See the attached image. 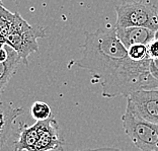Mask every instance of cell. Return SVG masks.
I'll return each instance as SVG.
<instances>
[{"label": "cell", "instance_id": "5b68a950", "mask_svg": "<svg viewBox=\"0 0 158 151\" xmlns=\"http://www.w3.org/2000/svg\"><path fill=\"white\" fill-rule=\"evenodd\" d=\"M127 107L142 120L158 124V88L132 93L127 98Z\"/></svg>", "mask_w": 158, "mask_h": 151}, {"label": "cell", "instance_id": "8992f818", "mask_svg": "<svg viewBox=\"0 0 158 151\" xmlns=\"http://www.w3.org/2000/svg\"><path fill=\"white\" fill-rule=\"evenodd\" d=\"M24 114L23 107H13L11 103H0V147L1 151H13L16 132L13 131L14 121Z\"/></svg>", "mask_w": 158, "mask_h": 151}, {"label": "cell", "instance_id": "ba28073f", "mask_svg": "<svg viewBox=\"0 0 158 151\" xmlns=\"http://www.w3.org/2000/svg\"><path fill=\"white\" fill-rule=\"evenodd\" d=\"M19 54L12 47L1 44L0 49V89L4 90L6 84L16 72V68L21 62Z\"/></svg>", "mask_w": 158, "mask_h": 151}, {"label": "cell", "instance_id": "277c9868", "mask_svg": "<svg viewBox=\"0 0 158 151\" xmlns=\"http://www.w3.org/2000/svg\"><path fill=\"white\" fill-rule=\"evenodd\" d=\"M125 133L139 150L158 151V124L142 120L129 109L122 116Z\"/></svg>", "mask_w": 158, "mask_h": 151}, {"label": "cell", "instance_id": "2e32d148", "mask_svg": "<svg viewBox=\"0 0 158 151\" xmlns=\"http://www.w3.org/2000/svg\"><path fill=\"white\" fill-rule=\"evenodd\" d=\"M154 40H158V30L155 31V35H154Z\"/></svg>", "mask_w": 158, "mask_h": 151}, {"label": "cell", "instance_id": "3957f363", "mask_svg": "<svg viewBox=\"0 0 158 151\" xmlns=\"http://www.w3.org/2000/svg\"><path fill=\"white\" fill-rule=\"evenodd\" d=\"M116 27H145L158 30V9L148 1L125 2L116 6Z\"/></svg>", "mask_w": 158, "mask_h": 151}, {"label": "cell", "instance_id": "9c48e42d", "mask_svg": "<svg viewBox=\"0 0 158 151\" xmlns=\"http://www.w3.org/2000/svg\"><path fill=\"white\" fill-rule=\"evenodd\" d=\"M42 129L43 121L35 122V124L31 126L19 124L16 131L13 151H33L39 140Z\"/></svg>", "mask_w": 158, "mask_h": 151}, {"label": "cell", "instance_id": "8fae6325", "mask_svg": "<svg viewBox=\"0 0 158 151\" xmlns=\"http://www.w3.org/2000/svg\"><path fill=\"white\" fill-rule=\"evenodd\" d=\"M31 115L35 121H46L52 117L51 107L47 103L35 102L31 107Z\"/></svg>", "mask_w": 158, "mask_h": 151}, {"label": "cell", "instance_id": "7a4b0ae2", "mask_svg": "<svg viewBox=\"0 0 158 151\" xmlns=\"http://www.w3.org/2000/svg\"><path fill=\"white\" fill-rule=\"evenodd\" d=\"M1 44H7L19 54L24 64L31 54L39 50L38 39L48 37L44 28L31 26L19 12H11L0 3Z\"/></svg>", "mask_w": 158, "mask_h": 151}, {"label": "cell", "instance_id": "52a82bcc", "mask_svg": "<svg viewBox=\"0 0 158 151\" xmlns=\"http://www.w3.org/2000/svg\"><path fill=\"white\" fill-rule=\"evenodd\" d=\"M58 129V123L53 116L48 120L43 121L42 132L33 151H62L64 140L59 137Z\"/></svg>", "mask_w": 158, "mask_h": 151}, {"label": "cell", "instance_id": "9a60e30c", "mask_svg": "<svg viewBox=\"0 0 158 151\" xmlns=\"http://www.w3.org/2000/svg\"><path fill=\"white\" fill-rule=\"evenodd\" d=\"M77 151H122L118 148H114V147H102V148L96 149H84V150H77Z\"/></svg>", "mask_w": 158, "mask_h": 151}, {"label": "cell", "instance_id": "5bb4252c", "mask_svg": "<svg viewBox=\"0 0 158 151\" xmlns=\"http://www.w3.org/2000/svg\"><path fill=\"white\" fill-rule=\"evenodd\" d=\"M150 73L158 80V59L151 60V62H150Z\"/></svg>", "mask_w": 158, "mask_h": 151}, {"label": "cell", "instance_id": "6da1fadb", "mask_svg": "<svg viewBox=\"0 0 158 151\" xmlns=\"http://www.w3.org/2000/svg\"><path fill=\"white\" fill-rule=\"evenodd\" d=\"M84 36L82 58L74 63L91 73L102 85L103 98H128L142 89L158 88V80L150 73L151 59L131 60L127 48L118 38L116 27L85 31Z\"/></svg>", "mask_w": 158, "mask_h": 151}, {"label": "cell", "instance_id": "7c38bea8", "mask_svg": "<svg viewBox=\"0 0 158 151\" xmlns=\"http://www.w3.org/2000/svg\"><path fill=\"white\" fill-rule=\"evenodd\" d=\"M128 55L130 59L136 62H141L146 59H149L148 46L146 45H134L128 48Z\"/></svg>", "mask_w": 158, "mask_h": 151}, {"label": "cell", "instance_id": "4fadbf2b", "mask_svg": "<svg viewBox=\"0 0 158 151\" xmlns=\"http://www.w3.org/2000/svg\"><path fill=\"white\" fill-rule=\"evenodd\" d=\"M148 55L151 60L158 59V40H153L148 45Z\"/></svg>", "mask_w": 158, "mask_h": 151}, {"label": "cell", "instance_id": "30bf717a", "mask_svg": "<svg viewBox=\"0 0 158 151\" xmlns=\"http://www.w3.org/2000/svg\"><path fill=\"white\" fill-rule=\"evenodd\" d=\"M117 36L126 48L134 45L148 46L154 40L155 31L145 27H116Z\"/></svg>", "mask_w": 158, "mask_h": 151}]
</instances>
